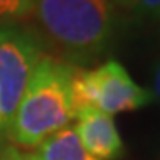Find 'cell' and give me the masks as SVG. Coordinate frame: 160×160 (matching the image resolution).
I'll return each mask as SVG.
<instances>
[{"instance_id":"cell-1","label":"cell","mask_w":160,"mask_h":160,"mask_svg":"<svg viewBox=\"0 0 160 160\" xmlns=\"http://www.w3.org/2000/svg\"><path fill=\"white\" fill-rule=\"evenodd\" d=\"M77 69L61 59L41 57L6 133L16 146L34 149L52 133L75 121L73 80Z\"/></svg>"},{"instance_id":"cell-2","label":"cell","mask_w":160,"mask_h":160,"mask_svg":"<svg viewBox=\"0 0 160 160\" xmlns=\"http://www.w3.org/2000/svg\"><path fill=\"white\" fill-rule=\"evenodd\" d=\"M114 7V0H36L34 14L59 50L86 62L109 46Z\"/></svg>"},{"instance_id":"cell-3","label":"cell","mask_w":160,"mask_h":160,"mask_svg":"<svg viewBox=\"0 0 160 160\" xmlns=\"http://www.w3.org/2000/svg\"><path fill=\"white\" fill-rule=\"evenodd\" d=\"M73 94L77 112L91 107L109 116L137 110L153 100L151 91L139 86L118 61H107L94 69H77Z\"/></svg>"},{"instance_id":"cell-4","label":"cell","mask_w":160,"mask_h":160,"mask_svg":"<svg viewBox=\"0 0 160 160\" xmlns=\"http://www.w3.org/2000/svg\"><path fill=\"white\" fill-rule=\"evenodd\" d=\"M45 53L32 32L0 23V135H6L20 100Z\"/></svg>"},{"instance_id":"cell-5","label":"cell","mask_w":160,"mask_h":160,"mask_svg":"<svg viewBox=\"0 0 160 160\" xmlns=\"http://www.w3.org/2000/svg\"><path fill=\"white\" fill-rule=\"evenodd\" d=\"M75 130L84 148L98 160H114L123 153V141L112 116L102 110L80 109L77 112Z\"/></svg>"},{"instance_id":"cell-6","label":"cell","mask_w":160,"mask_h":160,"mask_svg":"<svg viewBox=\"0 0 160 160\" xmlns=\"http://www.w3.org/2000/svg\"><path fill=\"white\" fill-rule=\"evenodd\" d=\"M29 157L32 160H98L84 148L71 125L46 137Z\"/></svg>"},{"instance_id":"cell-7","label":"cell","mask_w":160,"mask_h":160,"mask_svg":"<svg viewBox=\"0 0 160 160\" xmlns=\"http://www.w3.org/2000/svg\"><path fill=\"white\" fill-rule=\"evenodd\" d=\"M36 0H0V22L22 20L34 14Z\"/></svg>"},{"instance_id":"cell-8","label":"cell","mask_w":160,"mask_h":160,"mask_svg":"<svg viewBox=\"0 0 160 160\" xmlns=\"http://www.w3.org/2000/svg\"><path fill=\"white\" fill-rule=\"evenodd\" d=\"M114 4L139 18L160 20V0H114Z\"/></svg>"},{"instance_id":"cell-9","label":"cell","mask_w":160,"mask_h":160,"mask_svg":"<svg viewBox=\"0 0 160 160\" xmlns=\"http://www.w3.org/2000/svg\"><path fill=\"white\" fill-rule=\"evenodd\" d=\"M0 160H32V158L29 157V153H22L20 149L7 146L0 151Z\"/></svg>"},{"instance_id":"cell-10","label":"cell","mask_w":160,"mask_h":160,"mask_svg":"<svg viewBox=\"0 0 160 160\" xmlns=\"http://www.w3.org/2000/svg\"><path fill=\"white\" fill-rule=\"evenodd\" d=\"M153 98L160 100V62L155 68V75H153V91H151Z\"/></svg>"}]
</instances>
